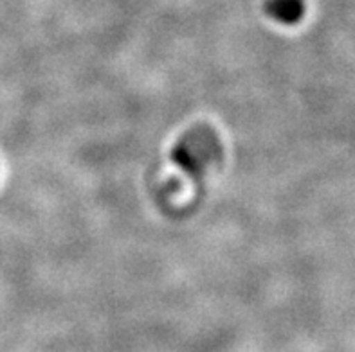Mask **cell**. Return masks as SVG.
<instances>
[{"label":"cell","mask_w":355,"mask_h":352,"mask_svg":"<svg viewBox=\"0 0 355 352\" xmlns=\"http://www.w3.org/2000/svg\"><path fill=\"white\" fill-rule=\"evenodd\" d=\"M220 142L211 129L200 128L180 138L173 149V160L188 174H200L220 156Z\"/></svg>","instance_id":"6da1fadb"},{"label":"cell","mask_w":355,"mask_h":352,"mask_svg":"<svg viewBox=\"0 0 355 352\" xmlns=\"http://www.w3.org/2000/svg\"><path fill=\"white\" fill-rule=\"evenodd\" d=\"M267 13L276 22L293 26L303 18L305 13V0H269L266 6Z\"/></svg>","instance_id":"7a4b0ae2"}]
</instances>
